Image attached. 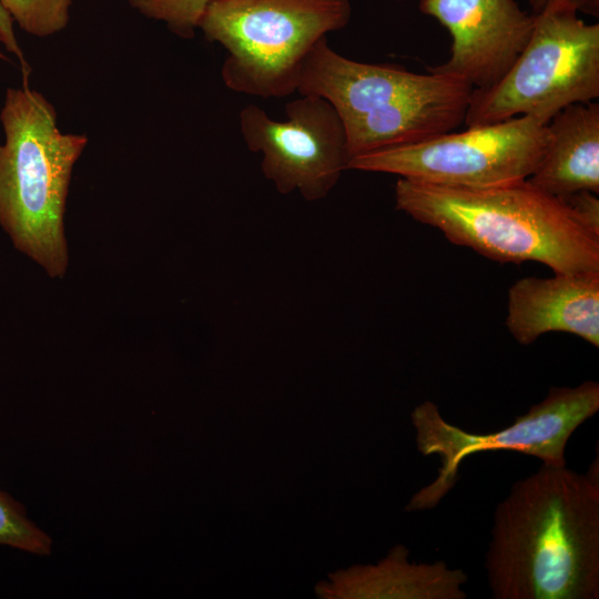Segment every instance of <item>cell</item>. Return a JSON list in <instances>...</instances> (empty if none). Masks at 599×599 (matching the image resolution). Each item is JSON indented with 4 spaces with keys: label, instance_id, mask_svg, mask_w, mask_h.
<instances>
[{
    "label": "cell",
    "instance_id": "obj_8",
    "mask_svg": "<svg viewBox=\"0 0 599 599\" xmlns=\"http://www.w3.org/2000/svg\"><path fill=\"white\" fill-rule=\"evenodd\" d=\"M547 143L546 123L517 116L362 154L349 161L347 170L447 186L490 187L527 180Z\"/></svg>",
    "mask_w": 599,
    "mask_h": 599
},
{
    "label": "cell",
    "instance_id": "obj_6",
    "mask_svg": "<svg viewBox=\"0 0 599 599\" xmlns=\"http://www.w3.org/2000/svg\"><path fill=\"white\" fill-rule=\"evenodd\" d=\"M535 14L531 35L494 85L474 89L465 124L531 116L548 123L568 105L599 97V23H587L567 2Z\"/></svg>",
    "mask_w": 599,
    "mask_h": 599
},
{
    "label": "cell",
    "instance_id": "obj_7",
    "mask_svg": "<svg viewBox=\"0 0 599 599\" xmlns=\"http://www.w3.org/2000/svg\"><path fill=\"white\" fill-rule=\"evenodd\" d=\"M598 410L599 384L585 380L575 387H551L541 402L510 426L474 434L448 423L436 404L424 400L412 413L417 449L424 456L438 455L441 467L436 479L414 495L407 509L436 507L454 488L464 459L477 453L510 450L535 456L542 464L565 466L570 436Z\"/></svg>",
    "mask_w": 599,
    "mask_h": 599
},
{
    "label": "cell",
    "instance_id": "obj_3",
    "mask_svg": "<svg viewBox=\"0 0 599 599\" xmlns=\"http://www.w3.org/2000/svg\"><path fill=\"white\" fill-rule=\"evenodd\" d=\"M473 90L445 73L351 60L323 38L302 65L296 92L321 97L334 106L352 160L454 131L465 122Z\"/></svg>",
    "mask_w": 599,
    "mask_h": 599
},
{
    "label": "cell",
    "instance_id": "obj_12",
    "mask_svg": "<svg viewBox=\"0 0 599 599\" xmlns=\"http://www.w3.org/2000/svg\"><path fill=\"white\" fill-rule=\"evenodd\" d=\"M548 143L527 179L557 197L579 191L599 193V103H575L548 123Z\"/></svg>",
    "mask_w": 599,
    "mask_h": 599
},
{
    "label": "cell",
    "instance_id": "obj_5",
    "mask_svg": "<svg viewBox=\"0 0 599 599\" xmlns=\"http://www.w3.org/2000/svg\"><path fill=\"white\" fill-rule=\"evenodd\" d=\"M351 17L349 0H210L199 29L224 48L230 90L284 98L296 92L309 51Z\"/></svg>",
    "mask_w": 599,
    "mask_h": 599
},
{
    "label": "cell",
    "instance_id": "obj_20",
    "mask_svg": "<svg viewBox=\"0 0 599 599\" xmlns=\"http://www.w3.org/2000/svg\"><path fill=\"white\" fill-rule=\"evenodd\" d=\"M0 59H7L6 55L0 51Z\"/></svg>",
    "mask_w": 599,
    "mask_h": 599
},
{
    "label": "cell",
    "instance_id": "obj_16",
    "mask_svg": "<svg viewBox=\"0 0 599 599\" xmlns=\"http://www.w3.org/2000/svg\"><path fill=\"white\" fill-rule=\"evenodd\" d=\"M142 16L165 23L182 39L195 35L210 0H128Z\"/></svg>",
    "mask_w": 599,
    "mask_h": 599
},
{
    "label": "cell",
    "instance_id": "obj_1",
    "mask_svg": "<svg viewBox=\"0 0 599 599\" xmlns=\"http://www.w3.org/2000/svg\"><path fill=\"white\" fill-rule=\"evenodd\" d=\"M485 569L494 599H598V460L517 480L495 509Z\"/></svg>",
    "mask_w": 599,
    "mask_h": 599
},
{
    "label": "cell",
    "instance_id": "obj_18",
    "mask_svg": "<svg viewBox=\"0 0 599 599\" xmlns=\"http://www.w3.org/2000/svg\"><path fill=\"white\" fill-rule=\"evenodd\" d=\"M0 42L4 44L6 49L12 52L20 61L21 70L23 74V83L28 84V78L30 68L27 64L22 50L18 44L14 31L13 20L10 14L3 9L0 3Z\"/></svg>",
    "mask_w": 599,
    "mask_h": 599
},
{
    "label": "cell",
    "instance_id": "obj_11",
    "mask_svg": "<svg viewBox=\"0 0 599 599\" xmlns=\"http://www.w3.org/2000/svg\"><path fill=\"white\" fill-rule=\"evenodd\" d=\"M507 298L506 327L519 344L564 332L599 347V273L522 277Z\"/></svg>",
    "mask_w": 599,
    "mask_h": 599
},
{
    "label": "cell",
    "instance_id": "obj_17",
    "mask_svg": "<svg viewBox=\"0 0 599 599\" xmlns=\"http://www.w3.org/2000/svg\"><path fill=\"white\" fill-rule=\"evenodd\" d=\"M597 195L590 191H579L561 199L586 227L599 235V200Z\"/></svg>",
    "mask_w": 599,
    "mask_h": 599
},
{
    "label": "cell",
    "instance_id": "obj_4",
    "mask_svg": "<svg viewBox=\"0 0 599 599\" xmlns=\"http://www.w3.org/2000/svg\"><path fill=\"white\" fill-rule=\"evenodd\" d=\"M0 120V224L16 247L50 276H62L68 189L88 138L62 133L53 105L28 84L8 89Z\"/></svg>",
    "mask_w": 599,
    "mask_h": 599
},
{
    "label": "cell",
    "instance_id": "obj_14",
    "mask_svg": "<svg viewBox=\"0 0 599 599\" xmlns=\"http://www.w3.org/2000/svg\"><path fill=\"white\" fill-rule=\"evenodd\" d=\"M0 546L35 556H48L52 538L27 514L26 507L0 489Z\"/></svg>",
    "mask_w": 599,
    "mask_h": 599
},
{
    "label": "cell",
    "instance_id": "obj_9",
    "mask_svg": "<svg viewBox=\"0 0 599 599\" xmlns=\"http://www.w3.org/2000/svg\"><path fill=\"white\" fill-rule=\"evenodd\" d=\"M285 114L277 121L258 105L243 108V140L262 154V172L280 193L297 191L306 201L322 200L351 160L344 124L327 100L311 94L288 102Z\"/></svg>",
    "mask_w": 599,
    "mask_h": 599
},
{
    "label": "cell",
    "instance_id": "obj_13",
    "mask_svg": "<svg viewBox=\"0 0 599 599\" xmlns=\"http://www.w3.org/2000/svg\"><path fill=\"white\" fill-rule=\"evenodd\" d=\"M409 550L396 546L376 566L354 567L337 578L336 592L343 598L364 599H465L468 577L460 568L441 560L416 564Z\"/></svg>",
    "mask_w": 599,
    "mask_h": 599
},
{
    "label": "cell",
    "instance_id": "obj_15",
    "mask_svg": "<svg viewBox=\"0 0 599 599\" xmlns=\"http://www.w3.org/2000/svg\"><path fill=\"white\" fill-rule=\"evenodd\" d=\"M0 3L23 31L43 38L68 26L72 0H0Z\"/></svg>",
    "mask_w": 599,
    "mask_h": 599
},
{
    "label": "cell",
    "instance_id": "obj_2",
    "mask_svg": "<svg viewBox=\"0 0 599 599\" xmlns=\"http://www.w3.org/2000/svg\"><path fill=\"white\" fill-rule=\"evenodd\" d=\"M395 202L415 221L487 258L538 262L554 273H599V235L562 199L528 180L459 187L399 177Z\"/></svg>",
    "mask_w": 599,
    "mask_h": 599
},
{
    "label": "cell",
    "instance_id": "obj_21",
    "mask_svg": "<svg viewBox=\"0 0 599 599\" xmlns=\"http://www.w3.org/2000/svg\"><path fill=\"white\" fill-rule=\"evenodd\" d=\"M397 1H402V0H397Z\"/></svg>",
    "mask_w": 599,
    "mask_h": 599
},
{
    "label": "cell",
    "instance_id": "obj_19",
    "mask_svg": "<svg viewBox=\"0 0 599 599\" xmlns=\"http://www.w3.org/2000/svg\"><path fill=\"white\" fill-rule=\"evenodd\" d=\"M532 13H539L547 7L556 2H567L573 6L579 13L599 18V0H528Z\"/></svg>",
    "mask_w": 599,
    "mask_h": 599
},
{
    "label": "cell",
    "instance_id": "obj_10",
    "mask_svg": "<svg viewBox=\"0 0 599 599\" xmlns=\"http://www.w3.org/2000/svg\"><path fill=\"white\" fill-rule=\"evenodd\" d=\"M418 8L451 38L448 60L427 71L459 78L474 89H487L505 75L525 49L535 21V14L515 0H419Z\"/></svg>",
    "mask_w": 599,
    "mask_h": 599
}]
</instances>
